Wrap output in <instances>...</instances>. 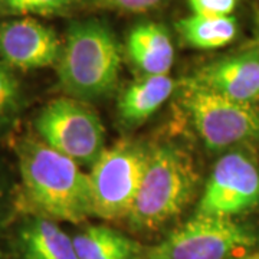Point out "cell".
<instances>
[{"label":"cell","instance_id":"cell-1","mask_svg":"<svg viewBox=\"0 0 259 259\" xmlns=\"http://www.w3.org/2000/svg\"><path fill=\"white\" fill-rule=\"evenodd\" d=\"M18 158L22 203L35 218L81 223L93 216L90 176L76 161L36 139L20 141Z\"/></svg>","mask_w":259,"mask_h":259},{"label":"cell","instance_id":"cell-2","mask_svg":"<svg viewBox=\"0 0 259 259\" xmlns=\"http://www.w3.org/2000/svg\"><path fill=\"white\" fill-rule=\"evenodd\" d=\"M64 91L79 100L100 98L114 90L121 71V48L107 25L97 20L74 23L58 61Z\"/></svg>","mask_w":259,"mask_h":259},{"label":"cell","instance_id":"cell-3","mask_svg":"<svg viewBox=\"0 0 259 259\" xmlns=\"http://www.w3.org/2000/svg\"><path fill=\"white\" fill-rule=\"evenodd\" d=\"M197 182L193 161L185 151L173 146L156 147L148 154L127 221L136 231H158L190 203Z\"/></svg>","mask_w":259,"mask_h":259},{"label":"cell","instance_id":"cell-4","mask_svg":"<svg viewBox=\"0 0 259 259\" xmlns=\"http://www.w3.org/2000/svg\"><path fill=\"white\" fill-rule=\"evenodd\" d=\"M148 154L147 148L131 141L104 148L90 175L93 216L104 221L127 219L143 182Z\"/></svg>","mask_w":259,"mask_h":259},{"label":"cell","instance_id":"cell-5","mask_svg":"<svg viewBox=\"0 0 259 259\" xmlns=\"http://www.w3.org/2000/svg\"><path fill=\"white\" fill-rule=\"evenodd\" d=\"M255 236L232 218L197 213L140 259H228L255 243Z\"/></svg>","mask_w":259,"mask_h":259},{"label":"cell","instance_id":"cell-6","mask_svg":"<svg viewBox=\"0 0 259 259\" xmlns=\"http://www.w3.org/2000/svg\"><path fill=\"white\" fill-rule=\"evenodd\" d=\"M35 127L45 144L76 163L94 164L104 151V125L97 112L81 100L51 101L39 112Z\"/></svg>","mask_w":259,"mask_h":259},{"label":"cell","instance_id":"cell-7","mask_svg":"<svg viewBox=\"0 0 259 259\" xmlns=\"http://www.w3.org/2000/svg\"><path fill=\"white\" fill-rule=\"evenodd\" d=\"M186 108L200 139L210 150H223L259 137V111L253 104L186 82Z\"/></svg>","mask_w":259,"mask_h":259},{"label":"cell","instance_id":"cell-8","mask_svg":"<svg viewBox=\"0 0 259 259\" xmlns=\"http://www.w3.org/2000/svg\"><path fill=\"white\" fill-rule=\"evenodd\" d=\"M258 204L259 164L243 151H231L213 167L197 213L233 219Z\"/></svg>","mask_w":259,"mask_h":259},{"label":"cell","instance_id":"cell-9","mask_svg":"<svg viewBox=\"0 0 259 259\" xmlns=\"http://www.w3.org/2000/svg\"><path fill=\"white\" fill-rule=\"evenodd\" d=\"M62 44L55 32L33 18L0 23V61L12 69L32 71L58 64Z\"/></svg>","mask_w":259,"mask_h":259},{"label":"cell","instance_id":"cell-10","mask_svg":"<svg viewBox=\"0 0 259 259\" xmlns=\"http://www.w3.org/2000/svg\"><path fill=\"white\" fill-rule=\"evenodd\" d=\"M236 101H259V54L246 52L226 56L203 66L186 81Z\"/></svg>","mask_w":259,"mask_h":259},{"label":"cell","instance_id":"cell-11","mask_svg":"<svg viewBox=\"0 0 259 259\" xmlns=\"http://www.w3.org/2000/svg\"><path fill=\"white\" fill-rule=\"evenodd\" d=\"M127 56L143 75H167L175 62L171 37L163 25L146 22L131 29Z\"/></svg>","mask_w":259,"mask_h":259},{"label":"cell","instance_id":"cell-12","mask_svg":"<svg viewBox=\"0 0 259 259\" xmlns=\"http://www.w3.org/2000/svg\"><path fill=\"white\" fill-rule=\"evenodd\" d=\"M175 81L167 75H143L121 94L118 112L125 124H139L150 118L168 100Z\"/></svg>","mask_w":259,"mask_h":259},{"label":"cell","instance_id":"cell-13","mask_svg":"<svg viewBox=\"0 0 259 259\" xmlns=\"http://www.w3.org/2000/svg\"><path fill=\"white\" fill-rule=\"evenodd\" d=\"M20 248L25 259H78L72 238L45 218H35L25 225Z\"/></svg>","mask_w":259,"mask_h":259},{"label":"cell","instance_id":"cell-14","mask_svg":"<svg viewBox=\"0 0 259 259\" xmlns=\"http://www.w3.org/2000/svg\"><path fill=\"white\" fill-rule=\"evenodd\" d=\"M176 28L186 44L196 49L226 47L238 33V23L232 15L203 16L193 13L189 18L179 20Z\"/></svg>","mask_w":259,"mask_h":259},{"label":"cell","instance_id":"cell-15","mask_svg":"<svg viewBox=\"0 0 259 259\" xmlns=\"http://www.w3.org/2000/svg\"><path fill=\"white\" fill-rule=\"evenodd\" d=\"M127 239L125 235L108 226H90L72 238L78 259H95L118 246Z\"/></svg>","mask_w":259,"mask_h":259},{"label":"cell","instance_id":"cell-16","mask_svg":"<svg viewBox=\"0 0 259 259\" xmlns=\"http://www.w3.org/2000/svg\"><path fill=\"white\" fill-rule=\"evenodd\" d=\"M20 83L12 68L0 64V130L15 117L20 105Z\"/></svg>","mask_w":259,"mask_h":259},{"label":"cell","instance_id":"cell-17","mask_svg":"<svg viewBox=\"0 0 259 259\" xmlns=\"http://www.w3.org/2000/svg\"><path fill=\"white\" fill-rule=\"evenodd\" d=\"M6 9L16 15L47 16L65 10L74 0H0Z\"/></svg>","mask_w":259,"mask_h":259},{"label":"cell","instance_id":"cell-18","mask_svg":"<svg viewBox=\"0 0 259 259\" xmlns=\"http://www.w3.org/2000/svg\"><path fill=\"white\" fill-rule=\"evenodd\" d=\"M194 15L203 16H229L235 10L238 0H189Z\"/></svg>","mask_w":259,"mask_h":259},{"label":"cell","instance_id":"cell-19","mask_svg":"<svg viewBox=\"0 0 259 259\" xmlns=\"http://www.w3.org/2000/svg\"><path fill=\"white\" fill-rule=\"evenodd\" d=\"M163 0H100L104 8L121 10V12H131V13H141L156 9L160 6Z\"/></svg>","mask_w":259,"mask_h":259},{"label":"cell","instance_id":"cell-20","mask_svg":"<svg viewBox=\"0 0 259 259\" xmlns=\"http://www.w3.org/2000/svg\"><path fill=\"white\" fill-rule=\"evenodd\" d=\"M141 246L137 242L127 238L118 246L112 248L111 250L105 252L104 255L95 259H137L141 253Z\"/></svg>","mask_w":259,"mask_h":259},{"label":"cell","instance_id":"cell-21","mask_svg":"<svg viewBox=\"0 0 259 259\" xmlns=\"http://www.w3.org/2000/svg\"><path fill=\"white\" fill-rule=\"evenodd\" d=\"M246 259H259V252H256V253H253V255H250V256H248Z\"/></svg>","mask_w":259,"mask_h":259}]
</instances>
